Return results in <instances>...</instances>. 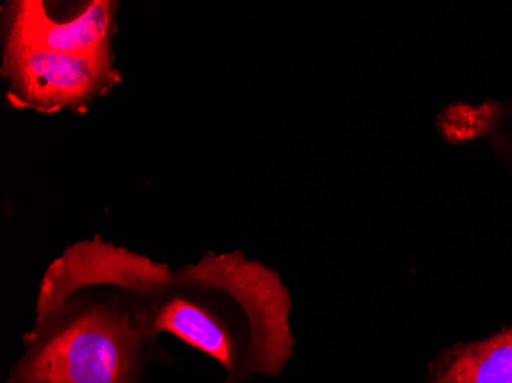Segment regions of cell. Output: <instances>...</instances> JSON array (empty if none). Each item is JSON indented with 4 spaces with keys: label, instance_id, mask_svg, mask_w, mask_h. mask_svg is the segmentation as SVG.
I'll return each mask as SVG.
<instances>
[{
    "label": "cell",
    "instance_id": "obj_2",
    "mask_svg": "<svg viewBox=\"0 0 512 383\" xmlns=\"http://www.w3.org/2000/svg\"><path fill=\"white\" fill-rule=\"evenodd\" d=\"M152 327L172 334L224 368L223 383L258 376L253 328L246 307L226 290L175 279L163 295L148 301Z\"/></svg>",
    "mask_w": 512,
    "mask_h": 383
},
{
    "label": "cell",
    "instance_id": "obj_7",
    "mask_svg": "<svg viewBox=\"0 0 512 383\" xmlns=\"http://www.w3.org/2000/svg\"><path fill=\"white\" fill-rule=\"evenodd\" d=\"M436 383H512V327L460 348L439 371Z\"/></svg>",
    "mask_w": 512,
    "mask_h": 383
},
{
    "label": "cell",
    "instance_id": "obj_6",
    "mask_svg": "<svg viewBox=\"0 0 512 383\" xmlns=\"http://www.w3.org/2000/svg\"><path fill=\"white\" fill-rule=\"evenodd\" d=\"M119 2L91 0L73 19L54 20L40 0L8 5L5 42L74 56L111 53Z\"/></svg>",
    "mask_w": 512,
    "mask_h": 383
},
{
    "label": "cell",
    "instance_id": "obj_4",
    "mask_svg": "<svg viewBox=\"0 0 512 383\" xmlns=\"http://www.w3.org/2000/svg\"><path fill=\"white\" fill-rule=\"evenodd\" d=\"M2 76L8 82L7 99L13 108L37 114L60 111L85 114L122 82L111 53L74 56L39 46L5 42Z\"/></svg>",
    "mask_w": 512,
    "mask_h": 383
},
{
    "label": "cell",
    "instance_id": "obj_3",
    "mask_svg": "<svg viewBox=\"0 0 512 383\" xmlns=\"http://www.w3.org/2000/svg\"><path fill=\"white\" fill-rule=\"evenodd\" d=\"M175 279L232 293L252 321L258 376H281L295 354V336L290 327L292 296L278 272L247 259L243 250H209L200 261L175 270Z\"/></svg>",
    "mask_w": 512,
    "mask_h": 383
},
{
    "label": "cell",
    "instance_id": "obj_5",
    "mask_svg": "<svg viewBox=\"0 0 512 383\" xmlns=\"http://www.w3.org/2000/svg\"><path fill=\"white\" fill-rule=\"evenodd\" d=\"M175 270L166 262L115 246L100 235L83 239L63 250L46 267L34 305V324H40L74 293L109 287L151 301L174 282Z\"/></svg>",
    "mask_w": 512,
    "mask_h": 383
},
{
    "label": "cell",
    "instance_id": "obj_1",
    "mask_svg": "<svg viewBox=\"0 0 512 383\" xmlns=\"http://www.w3.org/2000/svg\"><path fill=\"white\" fill-rule=\"evenodd\" d=\"M158 336L145 299L80 290L23 334L7 383H143L152 365L174 362Z\"/></svg>",
    "mask_w": 512,
    "mask_h": 383
}]
</instances>
